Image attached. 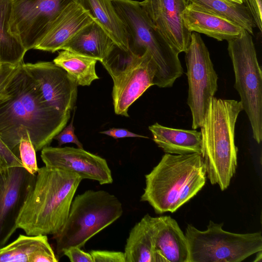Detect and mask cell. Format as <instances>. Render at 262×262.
Returning <instances> with one entry per match:
<instances>
[{"label": "cell", "instance_id": "6da1fadb", "mask_svg": "<svg viewBox=\"0 0 262 262\" xmlns=\"http://www.w3.org/2000/svg\"><path fill=\"white\" fill-rule=\"evenodd\" d=\"M21 63L0 95V136L13 151L23 129L28 132L36 151L49 146L70 117L52 106Z\"/></svg>", "mask_w": 262, "mask_h": 262}, {"label": "cell", "instance_id": "7a4b0ae2", "mask_svg": "<svg viewBox=\"0 0 262 262\" xmlns=\"http://www.w3.org/2000/svg\"><path fill=\"white\" fill-rule=\"evenodd\" d=\"M82 179L68 170L45 165L39 168L16 219L27 235H55L67 220Z\"/></svg>", "mask_w": 262, "mask_h": 262}, {"label": "cell", "instance_id": "3957f363", "mask_svg": "<svg viewBox=\"0 0 262 262\" xmlns=\"http://www.w3.org/2000/svg\"><path fill=\"white\" fill-rule=\"evenodd\" d=\"M240 101L212 97L201 127L202 151L206 176L212 185L226 189L237 165L238 149L235 144V127Z\"/></svg>", "mask_w": 262, "mask_h": 262}, {"label": "cell", "instance_id": "277c9868", "mask_svg": "<svg viewBox=\"0 0 262 262\" xmlns=\"http://www.w3.org/2000/svg\"><path fill=\"white\" fill-rule=\"evenodd\" d=\"M112 2L125 26L128 35L129 51L136 54L147 52L157 69L154 85L160 88L171 87L183 72L179 53L154 24L140 2Z\"/></svg>", "mask_w": 262, "mask_h": 262}, {"label": "cell", "instance_id": "5b68a950", "mask_svg": "<svg viewBox=\"0 0 262 262\" xmlns=\"http://www.w3.org/2000/svg\"><path fill=\"white\" fill-rule=\"evenodd\" d=\"M122 213L120 200L106 191L88 190L77 195L73 199L64 225L53 235L57 258L70 248L84 246L90 238L118 220Z\"/></svg>", "mask_w": 262, "mask_h": 262}, {"label": "cell", "instance_id": "8992f818", "mask_svg": "<svg viewBox=\"0 0 262 262\" xmlns=\"http://www.w3.org/2000/svg\"><path fill=\"white\" fill-rule=\"evenodd\" d=\"M210 221L205 230L188 224L185 234L189 262H241L262 250L260 232L236 233Z\"/></svg>", "mask_w": 262, "mask_h": 262}, {"label": "cell", "instance_id": "52a82bcc", "mask_svg": "<svg viewBox=\"0 0 262 262\" xmlns=\"http://www.w3.org/2000/svg\"><path fill=\"white\" fill-rule=\"evenodd\" d=\"M204 166L201 154L165 153L158 164L145 175V187L141 201L148 202L157 214L174 212L187 182Z\"/></svg>", "mask_w": 262, "mask_h": 262}, {"label": "cell", "instance_id": "ba28073f", "mask_svg": "<svg viewBox=\"0 0 262 262\" xmlns=\"http://www.w3.org/2000/svg\"><path fill=\"white\" fill-rule=\"evenodd\" d=\"M227 42L235 75L234 87L248 117L253 138L259 144L262 140V71L252 37L244 29L238 37Z\"/></svg>", "mask_w": 262, "mask_h": 262}, {"label": "cell", "instance_id": "9c48e42d", "mask_svg": "<svg viewBox=\"0 0 262 262\" xmlns=\"http://www.w3.org/2000/svg\"><path fill=\"white\" fill-rule=\"evenodd\" d=\"M115 49L101 63L113 81L112 97L116 114L128 117L129 106L154 85L157 69L146 51L142 54L123 51L121 56Z\"/></svg>", "mask_w": 262, "mask_h": 262}, {"label": "cell", "instance_id": "30bf717a", "mask_svg": "<svg viewBox=\"0 0 262 262\" xmlns=\"http://www.w3.org/2000/svg\"><path fill=\"white\" fill-rule=\"evenodd\" d=\"M188 83L187 103L192 115V128H200L210 99L217 90V75L209 52L199 33L191 32L185 52Z\"/></svg>", "mask_w": 262, "mask_h": 262}, {"label": "cell", "instance_id": "8fae6325", "mask_svg": "<svg viewBox=\"0 0 262 262\" xmlns=\"http://www.w3.org/2000/svg\"><path fill=\"white\" fill-rule=\"evenodd\" d=\"M75 0H13L9 31L26 51L34 49L52 23Z\"/></svg>", "mask_w": 262, "mask_h": 262}, {"label": "cell", "instance_id": "7c38bea8", "mask_svg": "<svg viewBox=\"0 0 262 262\" xmlns=\"http://www.w3.org/2000/svg\"><path fill=\"white\" fill-rule=\"evenodd\" d=\"M36 83L42 97L52 106L70 116L77 97V84L53 62L23 63Z\"/></svg>", "mask_w": 262, "mask_h": 262}, {"label": "cell", "instance_id": "4fadbf2b", "mask_svg": "<svg viewBox=\"0 0 262 262\" xmlns=\"http://www.w3.org/2000/svg\"><path fill=\"white\" fill-rule=\"evenodd\" d=\"M40 157L46 166L70 171L82 179L97 181L101 185L113 181L106 161L83 148L47 146L41 149Z\"/></svg>", "mask_w": 262, "mask_h": 262}, {"label": "cell", "instance_id": "5bb4252c", "mask_svg": "<svg viewBox=\"0 0 262 262\" xmlns=\"http://www.w3.org/2000/svg\"><path fill=\"white\" fill-rule=\"evenodd\" d=\"M35 176L23 167H11L3 173L0 186V248L17 229V217Z\"/></svg>", "mask_w": 262, "mask_h": 262}, {"label": "cell", "instance_id": "9a60e30c", "mask_svg": "<svg viewBox=\"0 0 262 262\" xmlns=\"http://www.w3.org/2000/svg\"><path fill=\"white\" fill-rule=\"evenodd\" d=\"M140 3L170 45L179 53L185 52L191 34L182 17L188 4L186 0H144Z\"/></svg>", "mask_w": 262, "mask_h": 262}, {"label": "cell", "instance_id": "2e32d148", "mask_svg": "<svg viewBox=\"0 0 262 262\" xmlns=\"http://www.w3.org/2000/svg\"><path fill=\"white\" fill-rule=\"evenodd\" d=\"M156 262H189L188 245L185 233L170 215H149Z\"/></svg>", "mask_w": 262, "mask_h": 262}, {"label": "cell", "instance_id": "e0dca14e", "mask_svg": "<svg viewBox=\"0 0 262 262\" xmlns=\"http://www.w3.org/2000/svg\"><path fill=\"white\" fill-rule=\"evenodd\" d=\"M93 21L88 12L73 1L56 18L34 49L52 53L61 50L79 31Z\"/></svg>", "mask_w": 262, "mask_h": 262}, {"label": "cell", "instance_id": "ac0fdd59", "mask_svg": "<svg viewBox=\"0 0 262 262\" xmlns=\"http://www.w3.org/2000/svg\"><path fill=\"white\" fill-rule=\"evenodd\" d=\"M182 17L191 33L204 34L219 41L238 37L244 30L230 19L191 2L187 5Z\"/></svg>", "mask_w": 262, "mask_h": 262}, {"label": "cell", "instance_id": "d6986e66", "mask_svg": "<svg viewBox=\"0 0 262 262\" xmlns=\"http://www.w3.org/2000/svg\"><path fill=\"white\" fill-rule=\"evenodd\" d=\"M116 46L95 21L79 31L62 48L102 62L111 54Z\"/></svg>", "mask_w": 262, "mask_h": 262}, {"label": "cell", "instance_id": "ffe728a7", "mask_svg": "<svg viewBox=\"0 0 262 262\" xmlns=\"http://www.w3.org/2000/svg\"><path fill=\"white\" fill-rule=\"evenodd\" d=\"M90 14L122 51L129 50L125 26L117 13L112 0H75Z\"/></svg>", "mask_w": 262, "mask_h": 262}, {"label": "cell", "instance_id": "44dd1931", "mask_svg": "<svg viewBox=\"0 0 262 262\" xmlns=\"http://www.w3.org/2000/svg\"><path fill=\"white\" fill-rule=\"evenodd\" d=\"M154 141L165 153L186 155L202 151V134L196 129L174 128L156 122L148 127Z\"/></svg>", "mask_w": 262, "mask_h": 262}, {"label": "cell", "instance_id": "7402d4cb", "mask_svg": "<svg viewBox=\"0 0 262 262\" xmlns=\"http://www.w3.org/2000/svg\"><path fill=\"white\" fill-rule=\"evenodd\" d=\"M52 251L47 235L20 234L0 248V262H32L37 256Z\"/></svg>", "mask_w": 262, "mask_h": 262}, {"label": "cell", "instance_id": "603a6c76", "mask_svg": "<svg viewBox=\"0 0 262 262\" xmlns=\"http://www.w3.org/2000/svg\"><path fill=\"white\" fill-rule=\"evenodd\" d=\"M149 214L131 229L124 250L125 262H156Z\"/></svg>", "mask_w": 262, "mask_h": 262}, {"label": "cell", "instance_id": "cb8c5ba5", "mask_svg": "<svg viewBox=\"0 0 262 262\" xmlns=\"http://www.w3.org/2000/svg\"><path fill=\"white\" fill-rule=\"evenodd\" d=\"M12 8L13 0H0V62L17 64L24 62L27 51L9 31Z\"/></svg>", "mask_w": 262, "mask_h": 262}, {"label": "cell", "instance_id": "d4e9b609", "mask_svg": "<svg viewBox=\"0 0 262 262\" xmlns=\"http://www.w3.org/2000/svg\"><path fill=\"white\" fill-rule=\"evenodd\" d=\"M97 61L95 58L62 50L53 62L63 69L77 85L89 86L99 78L95 70Z\"/></svg>", "mask_w": 262, "mask_h": 262}, {"label": "cell", "instance_id": "484cf974", "mask_svg": "<svg viewBox=\"0 0 262 262\" xmlns=\"http://www.w3.org/2000/svg\"><path fill=\"white\" fill-rule=\"evenodd\" d=\"M188 1L230 19L253 35V28L256 26L249 10L244 4H238L227 0Z\"/></svg>", "mask_w": 262, "mask_h": 262}, {"label": "cell", "instance_id": "4316f807", "mask_svg": "<svg viewBox=\"0 0 262 262\" xmlns=\"http://www.w3.org/2000/svg\"><path fill=\"white\" fill-rule=\"evenodd\" d=\"M18 144L20 160L23 167L30 174H36L39 168L37 165L36 150L30 139L28 132L23 129Z\"/></svg>", "mask_w": 262, "mask_h": 262}, {"label": "cell", "instance_id": "83f0119b", "mask_svg": "<svg viewBox=\"0 0 262 262\" xmlns=\"http://www.w3.org/2000/svg\"><path fill=\"white\" fill-rule=\"evenodd\" d=\"M13 167H23L20 159L5 144L0 136V167L3 171Z\"/></svg>", "mask_w": 262, "mask_h": 262}, {"label": "cell", "instance_id": "f1b7e54d", "mask_svg": "<svg viewBox=\"0 0 262 262\" xmlns=\"http://www.w3.org/2000/svg\"><path fill=\"white\" fill-rule=\"evenodd\" d=\"M75 111L73 115V118L70 123L65 126L57 135L54 139L58 142V145L61 146L66 143H72L76 144L78 148H83V145L75 134V127L73 126V120Z\"/></svg>", "mask_w": 262, "mask_h": 262}, {"label": "cell", "instance_id": "f546056e", "mask_svg": "<svg viewBox=\"0 0 262 262\" xmlns=\"http://www.w3.org/2000/svg\"><path fill=\"white\" fill-rule=\"evenodd\" d=\"M94 262H125L124 252L106 250H91Z\"/></svg>", "mask_w": 262, "mask_h": 262}, {"label": "cell", "instance_id": "4dcf8cb0", "mask_svg": "<svg viewBox=\"0 0 262 262\" xmlns=\"http://www.w3.org/2000/svg\"><path fill=\"white\" fill-rule=\"evenodd\" d=\"M244 4L249 10L256 27L262 32V0H244Z\"/></svg>", "mask_w": 262, "mask_h": 262}, {"label": "cell", "instance_id": "1f68e13d", "mask_svg": "<svg viewBox=\"0 0 262 262\" xmlns=\"http://www.w3.org/2000/svg\"><path fill=\"white\" fill-rule=\"evenodd\" d=\"M21 63L12 64L0 62V95L3 93L12 77Z\"/></svg>", "mask_w": 262, "mask_h": 262}, {"label": "cell", "instance_id": "d6a6232c", "mask_svg": "<svg viewBox=\"0 0 262 262\" xmlns=\"http://www.w3.org/2000/svg\"><path fill=\"white\" fill-rule=\"evenodd\" d=\"M63 255L67 256L72 262H94L90 253L85 252L78 247L66 250Z\"/></svg>", "mask_w": 262, "mask_h": 262}, {"label": "cell", "instance_id": "836d02e7", "mask_svg": "<svg viewBox=\"0 0 262 262\" xmlns=\"http://www.w3.org/2000/svg\"><path fill=\"white\" fill-rule=\"evenodd\" d=\"M100 133L106 135L114 139L135 137L148 138L147 137L136 134L124 128H112L108 130L101 132Z\"/></svg>", "mask_w": 262, "mask_h": 262}, {"label": "cell", "instance_id": "e575fe53", "mask_svg": "<svg viewBox=\"0 0 262 262\" xmlns=\"http://www.w3.org/2000/svg\"><path fill=\"white\" fill-rule=\"evenodd\" d=\"M256 255L253 262H261L262 261V250L256 253Z\"/></svg>", "mask_w": 262, "mask_h": 262}, {"label": "cell", "instance_id": "d590c367", "mask_svg": "<svg viewBox=\"0 0 262 262\" xmlns=\"http://www.w3.org/2000/svg\"><path fill=\"white\" fill-rule=\"evenodd\" d=\"M227 1L231 2L234 3L238 4H244V0H227Z\"/></svg>", "mask_w": 262, "mask_h": 262}, {"label": "cell", "instance_id": "8d00e7d4", "mask_svg": "<svg viewBox=\"0 0 262 262\" xmlns=\"http://www.w3.org/2000/svg\"><path fill=\"white\" fill-rule=\"evenodd\" d=\"M5 171H3L1 168L0 167V186H1V182H2V177H3V173L5 172Z\"/></svg>", "mask_w": 262, "mask_h": 262}]
</instances>
